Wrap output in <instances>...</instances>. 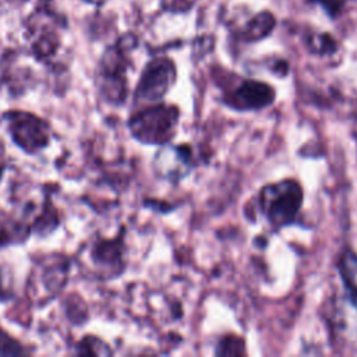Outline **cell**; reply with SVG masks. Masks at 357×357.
<instances>
[{"mask_svg":"<svg viewBox=\"0 0 357 357\" xmlns=\"http://www.w3.org/2000/svg\"><path fill=\"white\" fill-rule=\"evenodd\" d=\"M1 172H3V167H0V177H1Z\"/></svg>","mask_w":357,"mask_h":357,"instance_id":"13","label":"cell"},{"mask_svg":"<svg viewBox=\"0 0 357 357\" xmlns=\"http://www.w3.org/2000/svg\"><path fill=\"white\" fill-rule=\"evenodd\" d=\"M123 241L121 237H116L113 240H99L91 248V259L92 262L113 275H119L123 271Z\"/></svg>","mask_w":357,"mask_h":357,"instance_id":"6","label":"cell"},{"mask_svg":"<svg viewBox=\"0 0 357 357\" xmlns=\"http://www.w3.org/2000/svg\"><path fill=\"white\" fill-rule=\"evenodd\" d=\"M29 353L24 349V346L17 342L14 337H11L6 331L0 328V354L3 356H14V354H25Z\"/></svg>","mask_w":357,"mask_h":357,"instance_id":"11","label":"cell"},{"mask_svg":"<svg viewBox=\"0 0 357 357\" xmlns=\"http://www.w3.org/2000/svg\"><path fill=\"white\" fill-rule=\"evenodd\" d=\"M275 99V89L266 82L245 79L234 91L226 95V103L236 110H259Z\"/></svg>","mask_w":357,"mask_h":357,"instance_id":"5","label":"cell"},{"mask_svg":"<svg viewBox=\"0 0 357 357\" xmlns=\"http://www.w3.org/2000/svg\"><path fill=\"white\" fill-rule=\"evenodd\" d=\"M178 109L172 105H155L131 116L128 128L132 137L146 145H165L176 131Z\"/></svg>","mask_w":357,"mask_h":357,"instance_id":"2","label":"cell"},{"mask_svg":"<svg viewBox=\"0 0 357 357\" xmlns=\"http://www.w3.org/2000/svg\"><path fill=\"white\" fill-rule=\"evenodd\" d=\"M303 188L298 181L286 178L261 188L259 206L272 226L283 227L294 222L303 205Z\"/></svg>","mask_w":357,"mask_h":357,"instance_id":"1","label":"cell"},{"mask_svg":"<svg viewBox=\"0 0 357 357\" xmlns=\"http://www.w3.org/2000/svg\"><path fill=\"white\" fill-rule=\"evenodd\" d=\"M314 1L321 4L326 10V13L332 17H335L340 11V7L343 4V0H314Z\"/></svg>","mask_w":357,"mask_h":357,"instance_id":"12","label":"cell"},{"mask_svg":"<svg viewBox=\"0 0 357 357\" xmlns=\"http://www.w3.org/2000/svg\"><path fill=\"white\" fill-rule=\"evenodd\" d=\"M219 356H238V354H244V340L238 336L234 335H229L226 337H223L218 346V351Z\"/></svg>","mask_w":357,"mask_h":357,"instance_id":"10","label":"cell"},{"mask_svg":"<svg viewBox=\"0 0 357 357\" xmlns=\"http://www.w3.org/2000/svg\"><path fill=\"white\" fill-rule=\"evenodd\" d=\"M273 25H275V17L271 13L264 11V13L257 14L247 24L243 35L247 40H258V39L266 36L272 31Z\"/></svg>","mask_w":357,"mask_h":357,"instance_id":"9","label":"cell"},{"mask_svg":"<svg viewBox=\"0 0 357 357\" xmlns=\"http://www.w3.org/2000/svg\"><path fill=\"white\" fill-rule=\"evenodd\" d=\"M160 173L167 178L184 176L191 169V149L187 145L167 146L158 153Z\"/></svg>","mask_w":357,"mask_h":357,"instance_id":"7","label":"cell"},{"mask_svg":"<svg viewBox=\"0 0 357 357\" xmlns=\"http://www.w3.org/2000/svg\"><path fill=\"white\" fill-rule=\"evenodd\" d=\"M339 273L351 304L357 307V254L354 251L346 250L342 252L339 258Z\"/></svg>","mask_w":357,"mask_h":357,"instance_id":"8","label":"cell"},{"mask_svg":"<svg viewBox=\"0 0 357 357\" xmlns=\"http://www.w3.org/2000/svg\"><path fill=\"white\" fill-rule=\"evenodd\" d=\"M4 119L13 142L26 153H36L50 141V131L46 121L28 112L13 110Z\"/></svg>","mask_w":357,"mask_h":357,"instance_id":"3","label":"cell"},{"mask_svg":"<svg viewBox=\"0 0 357 357\" xmlns=\"http://www.w3.org/2000/svg\"><path fill=\"white\" fill-rule=\"evenodd\" d=\"M176 78V68L172 60L159 57L144 68L135 89V100L155 102L162 99Z\"/></svg>","mask_w":357,"mask_h":357,"instance_id":"4","label":"cell"}]
</instances>
